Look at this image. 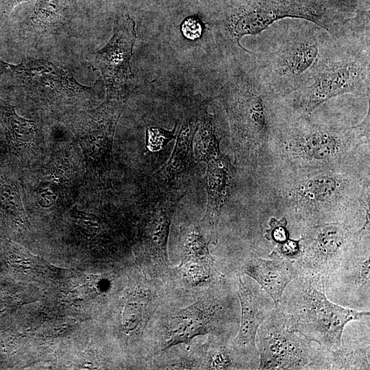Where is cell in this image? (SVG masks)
<instances>
[{"mask_svg": "<svg viewBox=\"0 0 370 370\" xmlns=\"http://www.w3.org/2000/svg\"><path fill=\"white\" fill-rule=\"evenodd\" d=\"M256 66L281 97L292 95L313 77L336 48L341 36L309 21L274 23L260 33Z\"/></svg>", "mask_w": 370, "mask_h": 370, "instance_id": "6da1fadb", "label": "cell"}, {"mask_svg": "<svg viewBox=\"0 0 370 370\" xmlns=\"http://www.w3.org/2000/svg\"><path fill=\"white\" fill-rule=\"evenodd\" d=\"M325 278L298 269L276 306L286 326L320 347H341L345 325L369 317V312L345 308L331 302L325 295Z\"/></svg>", "mask_w": 370, "mask_h": 370, "instance_id": "7a4b0ae2", "label": "cell"}, {"mask_svg": "<svg viewBox=\"0 0 370 370\" xmlns=\"http://www.w3.org/2000/svg\"><path fill=\"white\" fill-rule=\"evenodd\" d=\"M369 88V32H350L301 88L295 101L306 114L321 103L347 93L367 94Z\"/></svg>", "mask_w": 370, "mask_h": 370, "instance_id": "3957f363", "label": "cell"}, {"mask_svg": "<svg viewBox=\"0 0 370 370\" xmlns=\"http://www.w3.org/2000/svg\"><path fill=\"white\" fill-rule=\"evenodd\" d=\"M285 18L311 21L334 34L340 22L321 0H227L222 23L237 43L245 35H256Z\"/></svg>", "mask_w": 370, "mask_h": 370, "instance_id": "277c9868", "label": "cell"}, {"mask_svg": "<svg viewBox=\"0 0 370 370\" xmlns=\"http://www.w3.org/2000/svg\"><path fill=\"white\" fill-rule=\"evenodd\" d=\"M277 96L256 66L252 73L234 77L225 84L223 101L240 151L264 137L269 123L268 101Z\"/></svg>", "mask_w": 370, "mask_h": 370, "instance_id": "5b68a950", "label": "cell"}, {"mask_svg": "<svg viewBox=\"0 0 370 370\" xmlns=\"http://www.w3.org/2000/svg\"><path fill=\"white\" fill-rule=\"evenodd\" d=\"M258 369H308L314 352L310 341L288 329L276 307L259 327Z\"/></svg>", "mask_w": 370, "mask_h": 370, "instance_id": "8992f818", "label": "cell"}, {"mask_svg": "<svg viewBox=\"0 0 370 370\" xmlns=\"http://www.w3.org/2000/svg\"><path fill=\"white\" fill-rule=\"evenodd\" d=\"M136 39L134 21L127 14L121 15L110 40L90 58L92 68L100 71L105 81L109 99L119 100V90L134 77L130 61Z\"/></svg>", "mask_w": 370, "mask_h": 370, "instance_id": "52a82bcc", "label": "cell"}, {"mask_svg": "<svg viewBox=\"0 0 370 370\" xmlns=\"http://www.w3.org/2000/svg\"><path fill=\"white\" fill-rule=\"evenodd\" d=\"M237 294L241 306V325L230 345L243 364H255L259 362L256 343L258 330L276 306L266 291L248 276L238 277Z\"/></svg>", "mask_w": 370, "mask_h": 370, "instance_id": "ba28073f", "label": "cell"}, {"mask_svg": "<svg viewBox=\"0 0 370 370\" xmlns=\"http://www.w3.org/2000/svg\"><path fill=\"white\" fill-rule=\"evenodd\" d=\"M223 315L222 306L212 296L200 297L190 305L175 310L163 322L160 351L180 344L189 347L194 338L212 334Z\"/></svg>", "mask_w": 370, "mask_h": 370, "instance_id": "9c48e42d", "label": "cell"}, {"mask_svg": "<svg viewBox=\"0 0 370 370\" xmlns=\"http://www.w3.org/2000/svg\"><path fill=\"white\" fill-rule=\"evenodd\" d=\"M184 194L159 193L156 201L147 210L141 223L139 241L145 264L167 268L169 228L177 204Z\"/></svg>", "mask_w": 370, "mask_h": 370, "instance_id": "30bf717a", "label": "cell"}, {"mask_svg": "<svg viewBox=\"0 0 370 370\" xmlns=\"http://www.w3.org/2000/svg\"><path fill=\"white\" fill-rule=\"evenodd\" d=\"M304 241L295 262L300 269L326 278L345 264V232L340 225L319 226Z\"/></svg>", "mask_w": 370, "mask_h": 370, "instance_id": "8fae6325", "label": "cell"}, {"mask_svg": "<svg viewBox=\"0 0 370 370\" xmlns=\"http://www.w3.org/2000/svg\"><path fill=\"white\" fill-rule=\"evenodd\" d=\"M197 126V119L184 121L171 157L152 175L160 189L159 193L178 192L180 184L194 169L196 159L193 140Z\"/></svg>", "mask_w": 370, "mask_h": 370, "instance_id": "7c38bea8", "label": "cell"}, {"mask_svg": "<svg viewBox=\"0 0 370 370\" xmlns=\"http://www.w3.org/2000/svg\"><path fill=\"white\" fill-rule=\"evenodd\" d=\"M206 164L207 205L199 227L209 243L215 244L221 211L228 193L229 164L222 154Z\"/></svg>", "mask_w": 370, "mask_h": 370, "instance_id": "4fadbf2b", "label": "cell"}, {"mask_svg": "<svg viewBox=\"0 0 370 370\" xmlns=\"http://www.w3.org/2000/svg\"><path fill=\"white\" fill-rule=\"evenodd\" d=\"M242 271L266 291L277 306L285 288L295 278L297 268L293 260L251 257L245 260Z\"/></svg>", "mask_w": 370, "mask_h": 370, "instance_id": "5bb4252c", "label": "cell"}, {"mask_svg": "<svg viewBox=\"0 0 370 370\" xmlns=\"http://www.w3.org/2000/svg\"><path fill=\"white\" fill-rule=\"evenodd\" d=\"M294 134L292 145L308 159L323 160L333 158L343 145V132L326 125L300 126Z\"/></svg>", "mask_w": 370, "mask_h": 370, "instance_id": "9a60e30c", "label": "cell"}, {"mask_svg": "<svg viewBox=\"0 0 370 370\" xmlns=\"http://www.w3.org/2000/svg\"><path fill=\"white\" fill-rule=\"evenodd\" d=\"M174 277L185 288L199 291L219 285L224 276L215 267L214 261L181 260L172 269Z\"/></svg>", "mask_w": 370, "mask_h": 370, "instance_id": "2e32d148", "label": "cell"}, {"mask_svg": "<svg viewBox=\"0 0 370 370\" xmlns=\"http://www.w3.org/2000/svg\"><path fill=\"white\" fill-rule=\"evenodd\" d=\"M367 351L362 349H330L319 347L314 352L308 369H369Z\"/></svg>", "mask_w": 370, "mask_h": 370, "instance_id": "e0dca14e", "label": "cell"}, {"mask_svg": "<svg viewBox=\"0 0 370 370\" xmlns=\"http://www.w3.org/2000/svg\"><path fill=\"white\" fill-rule=\"evenodd\" d=\"M244 365L223 337L211 334L203 347L200 368L203 369H241Z\"/></svg>", "mask_w": 370, "mask_h": 370, "instance_id": "ac0fdd59", "label": "cell"}, {"mask_svg": "<svg viewBox=\"0 0 370 370\" xmlns=\"http://www.w3.org/2000/svg\"><path fill=\"white\" fill-rule=\"evenodd\" d=\"M195 157L198 161L208 162L221 155L220 139L217 126L211 114L206 112L198 123L195 134Z\"/></svg>", "mask_w": 370, "mask_h": 370, "instance_id": "d6986e66", "label": "cell"}, {"mask_svg": "<svg viewBox=\"0 0 370 370\" xmlns=\"http://www.w3.org/2000/svg\"><path fill=\"white\" fill-rule=\"evenodd\" d=\"M154 299L152 289L147 286L134 295L125 314V327L128 330L142 332L146 328L154 310Z\"/></svg>", "mask_w": 370, "mask_h": 370, "instance_id": "ffe728a7", "label": "cell"}, {"mask_svg": "<svg viewBox=\"0 0 370 370\" xmlns=\"http://www.w3.org/2000/svg\"><path fill=\"white\" fill-rule=\"evenodd\" d=\"M340 183L330 176L314 177L305 182L300 190L302 197L314 203L332 200L339 193Z\"/></svg>", "mask_w": 370, "mask_h": 370, "instance_id": "44dd1931", "label": "cell"}, {"mask_svg": "<svg viewBox=\"0 0 370 370\" xmlns=\"http://www.w3.org/2000/svg\"><path fill=\"white\" fill-rule=\"evenodd\" d=\"M68 0H38L31 21L42 30L60 23L67 9Z\"/></svg>", "mask_w": 370, "mask_h": 370, "instance_id": "7402d4cb", "label": "cell"}, {"mask_svg": "<svg viewBox=\"0 0 370 370\" xmlns=\"http://www.w3.org/2000/svg\"><path fill=\"white\" fill-rule=\"evenodd\" d=\"M0 116L8 132L17 141L28 142L32 138L34 134L33 122L18 116L12 106L1 99Z\"/></svg>", "mask_w": 370, "mask_h": 370, "instance_id": "603a6c76", "label": "cell"}, {"mask_svg": "<svg viewBox=\"0 0 370 370\" xmlns=\"http://www.w3.org/2000/svg\"><path fill=\"white\" fill-rule=\"evenodd\" d=\"M177 123L172 130H165L159 127H149L146 130V149L152 152H156L165 147L175 136Z\"/></svg>", "mask_w": 370, "mask_h": 370, "instance_id": "cb8c5ba5", "label": "cell"}, {"mask_svg": "<svg viewBox=\"0 0 370 370\" xmlns=\"http://www.w3.org/2000/svg\"><path fill=\"white\" fill-rule=\"evenodd\" d=\"M324 5L335 15L349 22L347 14L357 10L361 0H321Z\"/></svg>", "mask_w": 370, "mask_h": 370, "instance_id": "d4e9b609", "label": "cell"}, {"mask_svg": "<svg viewBox=\"0 0 370 370\" xmlns=\"http://www.w3.org/2000/svg\"><path fill=\"white\" fill-rule=\"evenodd\" d=\"M300 241L288 239L278 244L269 256L271 258L293 260L298 258L300 254Z\"/></svg>", "mask_w": 370, "mask_h": 370, "instance_id": "484cf974", "label": "cell"}, {"mask_svg": "<svg viewBox=\"0 0 370 370\" xmlns=\"http://www.w3.org/2000/svg\"><path fill=\"white\" fill-rule=\"evenodd\" d=\"M286 225V218H282L280 221L271 218L269 221L270 228L266 230L265 237L277 245L286 241L289 239Z\"/></svg>", "mask_w": 370, "mask_h": 370, "instance_id": "4316f807", "label": "cell"}, {"mask_svg": "<svg viewBox=\"0 0 370 370\" xmlns=\"http://www.w3.org/2000/svg\"><path fill=\"white\" fill-rule=\"evenodd\" d=\"M204 24L201 20L197 16H191L186 18L181 25L182 34L186 38L195 40L202 34Z\"/></svg>", "mask_w": 370, "mask_h": 370, "instance_id": "83f0119b", "label": "cell"}, {"mask_svg": "<svg viewBox=\"0 0 370 370\" xmlns=\"http://www.w3.org/2000/svg\"><path fill=\"white\" fill-rule=\"evenodd\" d=\"M0 200L3 206L12 211H20L21 208L20 197L10 186L5 185L0 188Z\"/></svg>", "mask_w": 370, "mask_h": 370, "instance_id": "f1b7e54d", "label": "cell"}, {"mask_svg": "<svg viewBox=\"0 0 370 370\" xmlns=\"http://www.w3.org/2000/svg\"><path fill=\"white\" fill-rule=\"evenodd\" d=\"M25 1L27 0H3L1 11L2 15L7 16L16 4Z\"/></svg>", "mask_w": 370, "mask_h": 370, "instance_id": "f546056e", "label": "cell"}]
</instances>
